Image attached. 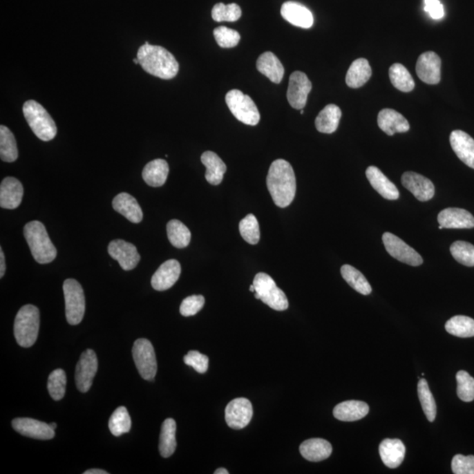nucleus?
Returning a JSON list of instances; mask_svg holds the SVG:
<instances>
[{"label": "nucleus", "instance_id": "f257e3e1", "mask_svg": "<svg viewBox=\"0 0 474 474\" xmlns=\"http://www.w3.org/2000/svg\"><path fill=\"white\" fill-rule=\"evenodd\" d=\"M266 184L272 200L284 209L293 202L296 194V178L293 167L284 159H278L269 169Z\"/></svg>", "mask_w": 474, "mask_h": 474}, {"label": "nucleus", "instance_id": "f03ea898", "mask_svg": "<svg viewBox=\"0 0 474 474\" xmlns=\"http://www.w3.org/2000/svg\"><path fill=\"white\" fill-rule=\"evenodd\" d=\"M139 64L146 73L169 80L177 76L180 64L167 48L157 45L144 44L138 52Z\"/></svg>", "mask_w": 474, "mask_h": 474}, {"label": "nucleus", "instance_id": "7ed1b4c3", "mask_svg": "<svg viewBox=\"0 0 474 474\" xmlns=\"http://www.w3.org/2000/svg\"><path fill=\"white\" fill-rule=\"evenodd\" d=\"M24 236L32 255L39 264H48L57 258L56 247L51 242L44 224L38 220L26 224Z\"/></svg>", "mask_w": 474, "mask_h": 474}, {"label": "nucleus", "instance_id": "20e7f679", "mask_svg": "<svg viewBox=\"0 0 474 474\" xmlns=\"http://www.w3.org/2000/svg\"><path fill=\"white\" fill-rule=\"evenodd\" d=\"M40 329V312L33 305H26L18 312L15 321V336L19 346L28 348L37 342Z\"/></svg>", "mask_w": 474, "mask_h": 474}, {"label": "nucleus", "instance_id": "39448f33", "mask_svg": "<svg viewBox=\"0 0 474 474\" xmlns=\"http://www.w3.org/2000/svg\"><path fill=\"white\" fill-rule=\"evenodd\" d=\"M23 115L32 131L41 141L48 142L56 138V123L40 103L35 100L26 102L23 105Z\"/></svg>", "mask_w": 474, "mask_h": 474}, {"label": "nucleus", "instance_id": "423d86ee", "mask_svg": "<svg viewBox=\"0 0 474 474\" xmlns=\"http://www.w3.org/2000/svg\"><path fill=\"white\" fill-rule=\"evenodd\" d=\"M253 285L255 287V298L277 311L287 310L288 300L283 291L277 287L271 276L260 272L255 276Z\"/></svg>", "mask_w": 474, "mask_h": 474}, {"label": "nucleus", "instance_id": "0eeeda50", "mask_svg": "<svg viewBox=\"0 0 474 474\" xmlns=\"http://www.w3.org/2000/svg\"><path fill=\"white\" fill-rule=\"evenodd\" d=\"M226 103L230 112L239 122L256 126L260 121V113L251 97L239 90L230 91L226 95Z\"/></svg>", "mask_w": 474, "mask_h": 474}, {"label": "nucleus", "instance_id": "6e6552de", "mask_svg": "<svg viewBox=\"0 0 474 474\" xmlns=\"http://www.w3.org/2000/svg\"><path fill=\"white\" fill-rule=\"evenodd\" d=\"M66 298V314L70 325H77L82 321L86 312V297L82 287L77 281L68 278L64 283Z\"/></svg>", "mask_w": 474, "mask_h": 474}, {"label": "nucleus", "instance_id": "1a4fd4ad", "mask_svg": "<svg viewBox=\"0 0 474 474\" xmlns=\"http://www.w3.org/2000/svg\"><path fill=\"white\" fill-rule=\"evenodd\" d=\"M132 353L136 368L142 378L146 381H153L158 372V362L152 343L145 339L136 340Z\"/></svg>", "mask_w": 474, "mask_h": 474}, {"label": "nucleus", "instance_id": "9d476101", "mask_svg": "<svg viewBox=\"0 0 474 474\" xmlns=\"http://www.w3.org/2000/svg\"><path fill=\"white\" fill-rule=\"evenodd\" d=\"M382 240L386 252L398 261L411 266L423 265V258L420 254H418L400 237L396 236L394 234L386 232L382 236Z\"/></svg>", "mask_w": 474, "mask_h": 474}, {"label": "nucleus", "instance_id": "9b49d317", "mask_svg": "<svg viewBox=\"0 0 474 474\" xmlns=\"http://www.w3.org/2000/svg\"><path fill=\"white\" fill-rule=\"evenodd\" d=\"M98 371V359L93 350H86L81 354L79 361L77 363L76 385L81 392L90 390L93 385L94 377Z\"/></svg>", "mask_w": 474, "mask_h": 474}, {"label": "nucleus", "instance_id": "f8f14e48", "mask_svg": "<svg viewBox=\"0 0 474 474\" xmlns=\"http://www.w3.org/2000/svg\"><path fill=\"white\" fill-rule=\"evenodd\" d=\"M253 415L252 402L245 398H237L229 402L225 409L227 424L234 430H241L251 421Z\"/></svg>", "mask_w": 474, "mask_h": 474}, {"label": "nucleus", "instance_id": "ddd939ff", "mask_svg": "<svg viewBox=\"0 0 474 474\" xmlns=\"http://www.w3.org/2000/svg\"><path fill=\"white\" fill-rule=\"evenodd\" d=\"M312 84L306 74L295 71L289 79L287 99L294 109H303L306 106L308 94L311 92Z\"/></svg>", "mask_w": 474, "mask_h": 474}, {"label": "nucleus", "instance_id": "4468645a", "mask_svg": "<svg viewBox=\"0 0 474 474\" xmlns=\"http://www.w3.org/2000/svg\"><path fill=\"white\" fill-rule=\"evenodd\" d=\"M108 253L124 271L135 269L141 259L136 247L121 239L113 240L109 243Z\"/></svg>", "mask_w": 474, "mask_h": 474}, {"label": "nucleus", "instance_id": "2eb2a0df", "mask_svg": "<svg viewBox=\"0 0 474 474\" xmlns=\"http://www.w3.org/2000/svg\"><path fill=\"white\" fill-rule=\"evenodd\" d=\"M12 428L22 436L39 440H50L55 437V430L50 424L32 418H16L12 421Z\"/></svg>", "mask_w": 474, "mask_h": 474}, {"label": "nucleus", "instance_id": "dca6fc26", "mask_svg": "<svg viewBox=\"0 0 474 474\" xmlns=\"http://www.w3.org/2000/svg\"><path fill=\"white\" fill-rule=\"evenodd\" d=\"M441 59L433 51L425 52L419 57L417 73L419 79L428 84H437L441 80Z\"/></svg>", "mask_w": 474, "mask_h": 474}, {"label": "nucleus", "instance_id": "f3484780", "mask_svg": "<svg viewBox=\"0 0 474 474\" xmlns=\"http://www.w3.org/2000/svg\"><path fill=\"white\" fill-rule=\"evenodd\" d=\"M401 183L406 189L413 193L418 200L428 201L435 196V187L428 178L413 171L405 172L401 177Z\"/></svg>", "mask_w": 474, "mask_h": 474}, {"label": "nucleus", "instance_id": "a211bd4d", "mask_svg": "<svg viewBox=\"0 0 474 474\" xmlns=\"http://www.w3.org/2000/svg\"><path fill=\"white\" fill-rule=\"evenodd\" d=\"M181 274L180 262L170 259L164 262L152 276L151 285L157 291H165L173 287Z\"/></svg>", "mask_w": 474, "mask_h": 474}, {"label": "nucleus", "instance_id": "6ab92c4d", "mask_svg": "<svg viewBox=\"0 0 474 474\" xmlns=\"http://www.w3.org/2000/svg\"><path fill=\"white\" fill-rule=\"evenodd\" d=\"M437 222L444 229H473L474 217L468 211L450 207L438 214Z\"/></svg>", "mask_w": 474, "mask_h": 474}, {"label": "nucleus", "instance_id": "aec40b11", "mask_svg": "<svg viewBox=\"0 0 474 474\" xmlns=\"http://www.w3.org/2000/svg\"><path fill=\"white\" fill-rule=\"evenodd\" d=\"M23 186L17 178H6L0 186V207L6 209H15L23 198Z\"/></svg>", "mask_w": 474, "mask_h": 474}, {"label": "nucleus", "instance_id": "412c9836", "mask_svg": "<svg viewBox=\"0 0 474 474\" xmlns=\"http://www.w3.org/2000/svg\"><path fill=\"white\" fill-rule=\"evenodd\" d=\"M281 15L289 23L298 28H310L314 24V16L310 10L300 3H284L281 8Z\"/></svg>", "mask_w": 474, "mask_h": 474}, {"label": "nucleus", "instance_id": "4be33fe9", "mask_svg": "<svg viewBox=\"0 0 474 474\" xmlns=\"http://www.w3.org/2000/svg\"><path fill=\"white\" fill-rule=\"evenodd\" d=\"M451 148L457 158L466 164L474 169V139L462 131H454L450 136Z\"/></svg>", "mask_w": 474, "mask_h": 474}, {"label": "nucleus", "instance_id": "5701e85b", "mask_svg": "<svg viewBox=\"0 0 474 474\" xmlns=\"http://www.w3.org/2000/svg\"><path fill=\"white\" fill-rule=\"evenodd\" d=\"M366 174L373 189L381 194L383 198L389 200L399 199L400 193H399L398 188L386 177V175L379 168L370 167L366 170Z\"/></svg>", "mask_w": 474, "mask_h": 474}, {"label": "nucleus", "instance_id": "b1692460", "mask_svg": "<svg viewBox=\"0 0 474 474\" xmlns=\"http://www.w3.org/2000/svg\"><path fill=\"white\" fill-rule=\"evenodd\" d=\"M378 125L381 131L388 135H394L396 133H406L410 126L407 119L394 109L385 108L379 113Z\"/></svg>", "mask_w": 474, "mask_h": 474}, {"label": "nucleus", "instance_id": "393cba45", "mask_svg": "<svg viewBox=\"0 0 474 474\" xmlns=\"http://www.w3.org/2000/svg\"><path fill=\"white\" fill-rule=\"evenodd\" d=\"M379 454L383 463L389 468H397L404 462L406 447L400 439H386L379 446Z\"/></svg>", "mask_w": 474, "mask_h": 474}, {"label": "nucleus", "instance_id": "a878e982", "mask_svg": "<svg viewBox=\"0 0 474 474\" xmlns=\"http://www.w3.org/2000/svg\"><path fill=\"white\" fill-rule=\"evenodd\" d=\"M113 207L133 223L141 222L144 218L141 207L131 194L122 193L116 196L113 200Z\"/></svg>", "mask_w": 474, "mask_h": 474}, {"label": "nucleus", "instance_id": "bb28decb", "mask_svg": "<svg viewBox=\"0 0 474 474\" xmlns=\"http://www.w3.org/2000/svg\"><path fill=\"white\" fill-rule=\"evenodd\" d=\"M301 455L312 462H319L327 459L332 453V446L323 438H311L301 444Z\"/></svg>", "mask_w": 474, "mask_h": 474}, {"label": "nucleus", "instance_id": "cd10ccee", "mask_svg": "<svg viewBox=\"0 0 474 474\" xmlns=\"http://www.w3.org/2000/svg\"><path fill=\"white\" fill-rule=\"evenodd\" d=\"M256 69L275 84L283 79L285 69L281 61L272 52H265L256 61Z\"/></svg>", "mask_w": 474, "mask_h": 474}, {"label": "nucleus", "instance_id": "c85d7f7f", "mask_svg": "<svg viewBox=\"0 0 474 474\" xmlns=\"http://www.w3.org/2000/svg\"><path fill=\"white\" fill-rule=\"evenodd\" d=\"M369 413V406L363 401H347L336 405L333 410L334 417L343 421L360 420Z\"/></svg>", "mask_w": 474, "mask_h": 474}, {"label": "nucleus", "instance_id": "c756f323", "mask_svg": "<svg viewBox=\"0 0 474 474\" xmlns=\"http://www.w3.org/2000/svg\"><path fill=\"white\" fill-rule=\"evenodd\" d=\"M200 159L207 168L206 174H205L207 181L213 186H218L222 183L224 174L227 171L225 163L218 155L212 151L204 152Z\"/></svg>", "mask_w": 474, "mask_h": 474}, {"label": "nucleus", "instance_id": "7c9ffc66", "mask_svg": "<svg viewBox=\"0 0 474 474\" xmlns=\"http://www.w3.org/2000/svg\"><path fill=\"white\" fill-rule=\"evenodd\" d=\"M372 70L368 60L359 58L353 61L346 75V84L350 88H359L371 79Z\"/></svg>", "mask_w": 474, "mask_h": 474}, {"label": "nucleus", "instance_id": "2f4dec72", "mask_svg": "<svg viewBox=\"0 0 474 474\" xmlns=\"http://www.w3.org/2000/svg\"><path fill=\"white\" fill-rule=\"evenodd\" d=\"M169 165L164 159H155L149 162L142 171V178L146 184L152 187H160L167 182Z\"/></svg>", "mask_w": 474, "mask_h": 474}, {"label": "nucleus", "instance_id": "473e14b6", "mask_svg": "<svg viewBox=\"0 0 474 474\" xmlns=\"http://www.w3.org/2000/svg\"><path fill=\"white\" fill-rule=\"evenodd\" d=\"M342 111L339 106L330 104L321 111L316 119V128L318 131L324 134H332L339 128Z\"/></svg>", "mask_w": 474, "mask_h": 474}, {"label": "nucleus", "instance_id": "72a5a7b5", "mask_svg": "<svg viewBox=\"0 0 474 474\" xmlns=\"http://www.w3.org/2000/svg\"><path fill=\"white\" fill-rule=\"evenodd\" d=\"M176 421L168 418L162 424L160 439H159V451L163 457H169L175 453L177 447Z\"/></svg>", "mask_w": 474, "mask_h": 474}, {"label": "nucleus", "instance_id": "f704fd0d", "mask_svg": "<svg viewBox=\"0 0 474 474\" xmlns=\"http://www.w3.org/2000/svg\"><path fill=\"white\" fill-rule=\"evenodd\" d=\"M341 274H342L344 281L358 293L363 295H369L372 293V289L368 279L353 266L343 265L341 268Z\"/></svg>", "mask_w": 474, "mask_h": 474}, {"label": "nucleus", "instance_id": "c9c22d12", "mask_svg": "<svg viewBox=\"0 0 474 474\" xmlns=\"http://www.w3.org/2000/svg\"><path fill=\"white\" fill-rule=\"evenodd\" d=\"M17 142L8 126H0V158L6 163H12L18 158Z\"/></svg>", "mask_w": 474, "mask_h": 474}, {"label": "nucleus", "instance_id": "e433bc0d", "mask_svg": "<svg viewBox=\"0 0 474 474\" xmlns=\"http://www.w3.org/2000/svg\"><path fill=\"white\" fill-rule=\"evenodd\" d=\"M169 241L178 249L186 248L191 242V232L180 220H171L167 224Z\"/></svg>", "mask_w": 474, "mask_h": 474}, {"label": "nucleus", "instance_id": "4c0bfd02", "mask_svg": "<svg viewBox=\"0 0 474 474\" xmlns=\"http://www.w3.org/2000/svg\"><path fill=\"white\" fill-rule=\"evenodd\" d=\"M389 77L396 89L409 93L415 88V81L407 68L401 64H395L389 69Z\"/></svg>", "mask_w": 474, "mask_h": 474}, {"label": "nucleus", "instance_id": "58836bf2", "mask_svg": "<svg viewBox=\"0 0 474 474\" xmlns=\"http://www.w3.org/2000/svg\"><path fill=\"white\" fill-rule=\"evenodd\" d=\"M446 330L451 335L457 337L474 336V320L465 316H456L451 318L446 323Z\"/></svg>", "mask_w": 474, "mask_h": 474}, {"label": "nucleus", "instance_id": "ea45409f", "mask_svg": "<svg viewBox=\"0 0 474 474\" xmlns=\"http://www.w3.org/2000/svg\"><path fill=\"white\" fill-rule=\"evenodd\" d=\"M131 425V415L125 407L116 408L108 421L109 430L115 437H120L123 434L129 433Z\"/></svg>", "mask_w": 474, "mask_h": 474}, {"label": "nucleus", "instance_id": "a19ab883", "mask_svg": "<svg viewBox=\"0 0 474 474\" xmlns=\"http://www.w3.org/2000/svg\"><path fill=\"white\" fill-rule=\"evenodd\" d=\"M417 391L419 400H420L425 415L428 421H434L437 417V405L426 379H421L419 381Z\"/></svg>", "mask_w": 474, "mask_h": 474}, {"label": "nucleus", "instance_id": "79ce46f5", "mask_svg": "<svg viewBox=\"0 0 474 474\" xmlns=\"http://www.w3.org/2000/svg\"><path fill=\"white\" fill-rule=\"evenodd\" d=\"M67 378L63 369H57L48 376V390L52 399L60 401L66 395Z\"/></svg>", "mask_w": 474, "mask_h": 474}, {"label": "nucleus", "instance_id": "37998d69", "mask_svg": "<svg viewBox=\"0 0 474 474\" xmlns=\"http://www.w3.org/2000/svg\"><path fill=\"white\" fill-rule=\"evenodd\" d=\"M239 231L243 239L249 245H255L260 239L259 224L254 214H248L239 223Z\"/></svg>", "mask_w": 474, "mask_h": 474}, {"label": "nucleus", "instance_id": "c03bdc74", "mask_svg": "<svg viewBox=\"0 0 474 474\" xmlns=\"http://www.w3.org/2000/svg\"><path fill=\"white\" fill-rule=\"evenodd\" d=\"M450 249L451 255L459 264L473 267L474 246L472 243L457 241L451 245Z\"/></svg>", "mask_w": 474, "mask_h": 474}, {"label": "nucleus", "instance_id": "a18cd8bd", "mask_svg": "<svg viewBox=\"0 0 474 474\" xmlns=\"http://www.w3.org/2000/svg\"><path fill=\"white\" fill-rule=\"evenodd\" d=\"M242 15V10L238 5L229 4L224 5L223 3H218L214 6L212 10V17L214 21L217 22L229 21L234 22L238 21Z\"/></svg>", "mask_w": 474, "mask_h": 474}, {"label": "nucleus", "instance_id": "49530a36", "mask_svg": "<svg viewBox=\"0 0 474 474\" xmlns=\"http://www.w3.org/2000/svg\"><path fill=\"white\" fill-rule=\"evenodd\" d=\"M457 394L461 401L471 402L474 400V379L466 371H459L456 375Z\"/></svg>", "mask_w": 474, "mask_h": 474}, {"label": "nucleus", "instance_id": "de8ad7c7", "mask_svg": "<svg viewBox=\"0 0 474 474\" xmlns=\"http://www.w3.org/2000/svg\"><path fill=\"white\" fill-rule=\"evenodd\" d=\"M214 35L217 44L222 48L236 47L241 39L238 32L227 27H219L214 29Z\"/></svg>", "mask_w": 474, "mask_h": 474}, {"label": "nucleus", "instance_id": "09e8293b", "mask_svg": "<svg viewBox=\"0 0 474 474\" xmlns=\"http://www.w3.org/2000/svg\"><path fill=\"white\" fill-rule=\"evenodd\" d=\"M184 362L187 366H191L199 373H205L209 370V357L197 352V350H190L184 357Z\"/></svg>", "mask_w": 474, "mask_h": 474}, {"label": "nucleus", "instance_id": "8fccbe9b", "mask_svg": "<svg viewBox=\"0 0 474 474\" xmlns=\"http://www.w3.org/2000/svg\"><path fill=\"white\" fill-rule=\"evenodd\" d=\"M205 304V298L202 295H191L182 301L180 314L183 316H196L202 310Z\"/></svg>", "mask_w": 474, "mask_h": 474}, {"label": "nucleus", "instance_id": "3c124183", "mask_svg": "<svg viewBox=\"0 0 474 474\" xmlns=\"http://www.w3.org/2000/svg\"><path fill=\"white\" fill-rule=\"evenodd\" d=\"M451 469L455 474H474V456H454L451 461Z\"/></svg>", "mask_w": 474, "mask_h": 474}, {"label": "nucleus", "instance_id": "603ef678", "mask_svg": "<svg viewBox=\"0 0 474 474\" xmlns=\"http://www.w3.org/2000/svg\"><path fill=\"white\" fill-rule=\"evenodd\" d=\"M424 10L434 19L444 17V6L439 0H424Z\"/></svg>", "mask_w": 474, "mask_h": 474}, {"label": "nucleus", "instance_id": "864d4df0", "mask_svg": "<svg viewBox=\"0 0 474 474\" xmlns=\"http://www.w3.org/2000/svg\"><path fill=\"white\" fill-rule=\"evenodd\" d=\"M6 272V260L4 252L0 248V278L4 277Z\"/></svg>", "mask_w": 474, "mask_h": 474}, {"label": "nucleus", "instance_id": "5fc2aeb1", "mask_svg": "<svg viewBox=\"0 0 474 474\" xmlns=\"http://www.w3.org/2000/svg\"><path fill=\"white\" fill-rule=\"evenodd\" d=\"M84 474H108V473L102 469H90L86 471Z\"/></svg>", "mask_w": 474, "mask_h": 474}, {"label": "nucleus", "instance_id": "6e6d98bb", "mask_svg": "<svg viewBox=\"0 0 474 474\" xmlns=\"http://www.w3.org/2000/svg\"><path fill=\"white\" fill-rule=\"evenodd\" d=\"M229 471H227L225 468H219L214 472V474H229Z\"/></svg>", "mask_w": 474, "mask_h": 474}, {"label": "nucleus", "instance_id": "4d7b16f0", "mask_svg": "<svg viewBox=\"0 0 474 474\" xmlns=\"http://www.w3.org/2000/svg\"><path fill=\"white\" fill-rule=\"evenodd\" d=\"M50 426L51 427V428H53V430H56L57 425L56 423H51L50 424Z\"/></svg>", "mask_w": 474, "mask_h": 474}, {"label": "nucleus", "instance_id": "13d9d810", "mask_svg": "<svg viewBox=\"0 0 474 474\" xmlns=\"http://www.w3.org/2000/svg\"><path fill=\"white\" fill-rule=\"evenodd\" d=\"M249 291L252 292V293H256L254 285L252 284L251 287H249Z\"/></svg>", "mask_w": 474, "mask_h": 474}, {"label": "nucleus", "instance_id": "bf43d9fd", "mask_svg": "<svg viewBox=\"0 0 474 474\" xmlns=\"http://www.w3.org/2000/svg\"><path fill=\"white\" fill-rule=\"evenodd\" d=\"M133 61H134V64H139L138 58H135V59H133Z\"/></svg>", "mask_w": 474, "mask_h": 474}, {"label": "nucleus", "instance_id": "052dcab7", "mask_svg": "<svg viewBox=\"0 0 474 474\" xmlns=\"http://www.w3.org/2000/svg\"><path fill=\"white\" fill-rule=\"evenodd\" d=\"M301 115H303V113H304V110H303V109H301Z\"/></svg>", "mask_w": 474, "mask_h": 474}]
</instances>
